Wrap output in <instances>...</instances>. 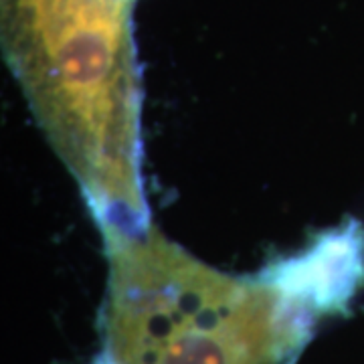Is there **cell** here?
I'll return each instance as SVG.
<instances>
[{"label": "cell", "instance_id": "6da1fadb", "mask_svg": "<svg viewBox=\"0 0 364 364\" xmlns=\"http://www.w3.org/2000/svg\"><path fill=\"white\" fill-rule=\"evenodd\" d=\"M134 2L2 0L6 63L104 239L150 227Z\"/></svg>", "mask_w": 364, "mask_h": 364}, {"label": "cell", "instance_id": "7a4b0ae2", "mask_svg": "<svg viewBox=\"0 0 364 364\" xmlns=\"http://www.w3.org/2000/svg\"><path fill=\"white\" fill-rule=\"evenodd\" d=\"M104 241V348L93 364H291L320 314L296 259L249 277L208 267L152 225Z\"/></svg>", "mask_w": 364, "mask_h": 364}]
</instances>
